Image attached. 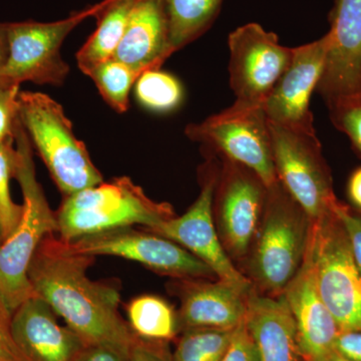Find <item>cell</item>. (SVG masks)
<instances>
[{"label":"cell","instance_id":"ac0fdd59","mask_svg":"<svg viewBox=\"0 0 361 361\" xmlns=\"http://www.w3.org/2000/svg\"><path fill=\"white\" fill-rule=\"evenodd\" d=\"M245 322L258 361H305L295 322L282 294L262 295L253 287L247 298Z\"/></svg>","mask_w":361,"mask_h":361},{"label":"cell","instance_id":"836d02e7","mask_svg":"<svg viewBox=\"0 0 361 361\" xmlns=\"http://www.w3.org/2000/svg\"><path fill=\"white\" fill-rule=\"evenodd\" d=\"M11 317L0 301V361H23L11 336Z\"/></svg>","mask_w":361,"mask_h":361},{"label":"cell","instance_id":"44dd1931","mask_svg":"<svg viewBox=\"0 0 361 361\" xmlns=\"http://www.w3.org/2000/svg\"><path fill=\"white\" fill-rule=\"evenodd\" d=\"M137 2L139 0H103V6L94 16L96 30L77 54L78 68L85 75L114 58Z\"/></svg>","mask_w":361,"mask_h":361},{"label":"cell","instance_id":"74e56055","mask_svg":"<svg viewBox=\"0 0 361 361\" xmlns=\"http://www.w3.org/2000/svg\"><path fill=\"white\" fill-rule=\"evenodd\" d=\"M324 361H353L350 360H348V358L344 357V356H342L341 355H339L337 351L334 350L329 356H327L326 360Z\"/></svg>","mask_w":361,"mask_h":361},{"label":"cell","instance_id":"d590c367","mask_svg":"<svg viewBox=\"0 0 361 361\" xmlns=\"http://www.w3.org/2000/svg\"><path fill=\"white\" fill-rule=\"evenodd\" d=\"M348 191L351 202L361 209V168L355 170L349 178Z\"/></svg>","mask_w":361,"mask_h":361},{"label":"cell","instance_id":"5bb4252c","mask_svg":"<svg viewBox=\"0 0 361 361\" xmlns=\"http://www.w3.org/2000/svg\"><path fill=\"white\" fill-rule=\"evenodd\" d=\"M327 52L326 35L310 44L294 47L290 65L263 104L269 122L316 133L310 99L324 73Z\"/></svg>","mask_w":361,"mask_h":361},{"label":"cell","instance_id":"f1b7e54d","mask_svg":"<svg viewBox=\"0 0 361 361\" xmlns=\"http://www.w3.org/2000/svg\"><path fill=\"white\" fill-rule=\"evenodd\" d=\"M20 85L0 80V144L14 137Z\"/></svg>","mask_w":361,"mask_h":361},{"label":"cell","instance_id":"f546056e","mask_svg":"<svg viewBox=\"0 0 361 361\" xmlns=\"http://www.w3.org/2000/svg\"><path fill=\"white\" fill-rule=\"evenodd\" d=\"M222 361H258L257 351L244 320L236 327L230 348Z\"/></svg>","mask_w":361,"mask_h":361},{"label":"cell","instance_id":"5b68a950","mask_svg":"<svg viewBox=\"0 0 361 361\" xmlns=\"http://www.w3.org/2000/svg\"><path fill=\"white\" fill-rule=\"evenodd\" d=\"M18 118L63 196L104 182L58 102L42 92H20Z\"/></svg>","mask_w":361,"mask_h":361},{"label":"cell","instance_id":"3957f363","mask_svg":"<svg viewBox=\"0 0 361 361\" xmlns=\"http://www.w3.org/2000/svg\"><path fill=\"white\" fill-rule=\"evenodd\" d=\"M311 222L279 180L267 187L248 265L256 286L267 295H281L295 276L307 248Z\"/></svg>","mask_w":361,"mask_h":361},{"label":"cell","instance_id":"d6986e66","mask_svg":"<svg viewBox=\"0 0 361 361\" xmlns=\"http://www.w3.org/2000/svg\"><path fill=\"white\" fill-rule=\"evenodd\" d=\"M249 293L220 279L189 282L180 296V329H236L245 320Z\"/></svg>","mask_w":361,"mask_h":361},{"label":"cell","instance_id":"ffe728a7","mask_svg":"<svg viewBox=\"0 0 361 361\" xmlns=\"http://www.w3.org/2000/svg\"><path fill=\"white\" fill-rule=\"evenodd\" d=\"M174 52L163 0H139L114 59L144 73L161 68Z\"/></svg>","mask_w":361,"mask_h":361},{"label":"cell","instance_id":"9c48e42d","mask_svg":"<svg viewBox=\"0 0 361 361\" xmlns=\"http://www.w3.org/2000/svg\"><path fill=\"white\" fill-rule=\"evenodd\" d=\"M185 134L218 155L251 169L266 187L277 180L269 121L263 106L234 102L203 122L188 126Z\"/></svg>","mask_w":361,"mask_h":361},{"label":"cell","instance_id":"83f0119b","mask_svg":"<svg viewBox=\"0 0 361 361\" xmlns=\"http://www.w3.org/2000/svg\"><path fill=\"white\" fill-rule=\"evenodd\" d=\"M327 106L334 127L348 135L361 154V92L330 102Z\"/></svg>","mask_w":361,"mask_h":361},{"label":"cell","instance_id":"484cf974","mask_svg":"<svg viewBox=\"0 0 361 361\" xmlns=\"http://www.w3.org/2000/svg\"><path fill=\"white\" fill-rule=\"evenodd\" d=\"M235 329L183 330L172 360L222 361L230 348Z\"/></svg>","mask_w":361,"mask_h":361},{"label":"cell","instance_id":"f35d334b","mask_svg":"<svg viewBox=\"0 0 361 361\" xmlns=\"http://www.w3.org/2000/svg\"><path fill=\"white\" fill-rule=\"evenodd\" d=\"M4 233H2L1 223H0V244L4 241Z\"/></svg>","mask_w":361,"mask_h":361},{"label":"cell","instance_id":"8d00e7d4","mask_svg":"<svg viewBox=\"0 0 361 361\" xmlns=\"http://www.w3.org/2000/svg\"><path fill=\"white\" fill-rule=\"evenodd\" d=\"M9 45L6 23H0V73L4 71L8 59Z\"/></svg>","mask_w":361,"mask_h":361},{"label":"cell","instance_id":"e0dca14e","mask_svg":"<svg viewBox=\"0 0 361 361\" xmlns=\"http://www.w3.org/2000/svg\"><path fill=\"white\" fill-rule=\"evenodd\" d=\"M56 316L37 295L14 311L11 336L23 361H73L87 344L70 327L59 324Z\"/></svg>","mask_w":361,"mask_h":361},{"label":"cell","instance_id":"d4e9b609","mask_svg":"<svg viewBox=\"0 0 361 361\" xmlns=\"http://www.w3.org/2000/svg\"><path fill=\"white\" fill-rule=\"evenodd\" d=\"M142 73L111 58L94 66L87 75L92 78L104 102L116 113L123 114L129 110L130 90Z\"/></svg>","mask_w":361,"mask_h":361},{"label":"cell","instance_id":"4fadbf2b","mask_svg":"<svg viewBox=\"0 0 361 361\" xmlns=\"http://www.w3.org/2000/svg\"><path fill=\"white\" fill-rule=\"evenodd\" d=\"M219 172L206 167L205 178L198 198L184 215L172 217L161 224L147 229L179 244L195 257L205 263L217 279L238 287L246 293L253 288L248 278L244 276L229 257L221 243L215 221L213 202Z\"/></svg>","mask_w":361,"mask_h":361},{"label":"cell","instance_id":"4dcf8cb0","mask_svg":"<svg viewBox=\"0 0 361 361\" xmlns=\"http://www.w3.org/2000/svg\"><path fill=\"white\" fill-rule=\"evenodd\" d=\"M129 355L130 361H173L168 342L147 341L137 336Z\"/></svg>","mask_w":361,"mask_h":361},{"label":"cell","instance_id":"30bf717a","mask_svg":"<svg viewBox=\"0 0 361 361\" xmlns=\"http://www.w3.org/2000/svg\"><path fill=\"white\" fill-rule=\"evenodd\" d=\"M222 158L214 194V221L229 257L241 260L250 252L257 233L267 187L251 169Z\"/></svg>","mask_w":361,"mask_h":361},{"label":"cell","instance_id":"7c38bea8","mask_svg":"<svg viewBox=\"0 0 361 361\" xmlns=\"http://www.w3.org/2000/svg\"><path fill=\"white\" fill-rule=\"evenodd\" d=\"M70 244L73 250L84 255L127 259L170 276L186 280L217 278L205 263L179 244L148 230L118 228L82 237Z\"/></svg>","mask_w":361,"mask_h":361},{"label":"cell","instance_id":"e575fe53","mask_svg":"<svg viewBox=\"0 0 361 361\" xmlns=\"http://www.w3.org/2000/svg\"><path fill=\"white\" fill-rule=\"evenodd\" d=\"M334 350L353 361H361L360 330H339L334 341Z\"/></svg>","mask_w":361,"mask_h":361},{"label":"cell","instance_id":"8fae6325","mask_svg":"<svg viewBox=\"0 0 361 361\" xmlns=\"http://www.w3.org/2000/svg\"><path fill=\"white\" fill-rule=\"evenodd\" d=\"M230 85L235 102L263 106L290 65L294 47L279 44L274 32L256 23L233 30L228 37Z\"/></svg>","mask_w":361,"mask_h":361},{"label":"cell","instance_id":"7a4b0ae2","mask_svg":"<svg viewBox=\"0 0 361 361\" xmlns=\"http://www.w3.org/2000/svg\"><path fill=\"white\" fill-rule=\"evenodd\" d=\"M16 165L14 178L23 192V216L16 229L0 244V301L11 315L35 295L28 279L33 255L45 237L58 233L51 210L35 175L32 146L18 118L14 128Z\"/></svg>","mask_w":361,"mask_h":361},{"label":"cell","instance_id":"d6a6232c","mask_svg":"<svg viewBox=\"0 0 361 361\" xmlns=\"http://www.w3.org/2000/svg\"><path fill=\"white\" fill-rule=\"evenodd\" d=\"M130 353L104 344H85L73 361H130Z\"/></svg>","mask_w":361,"mask_h":361},{"label":"cell","instance_id":"6da1fadb","mask_svg":"<svg viewBox=\"0 0 361 361\" xmlns=\"http://www.w3.org/2000/svg\"><path fill=\"white\" fill-rule=\"evenodd\" d=\"M94 262V257L73 250L58 233L49 234L28 268L33 293L44 299L85 343L130 353L135 336L118 311L120 292L87 276Z\"/></svg>","mask_w":361,"mask_h":361},{"label":"cell","instance_id":"9a60e30c","mask_svg":"<svg viewBox=\"0 0 361 361\" xmlns=\"http://www.w3.org/2000/svg\"><path fill=\"white\" fill-rule=\"evenodd\" d=\"M326 35L329 52L317 92L329 104L361 92V0H336Z\"/></svg>","mask_w":361,"mask_h":361},{"label":"cell","instance_id":"277c9868","mask_svg":"<svg viewBox=\"0 0 361 361\" xmlns=\"http://www.w3.org/2000/svg\"><path fill=\"white\" fill-rule=\"evenodd\" d=\"M174 216L169 204L157 203L129 177H120L65 197L56 212L58 235L71 243L134 225L152 229Z\"/></svg>","mask_w":361,"mask_h":361},{"label":"cell","instance_id":"8992f818","mask_svg":"<svg viewBox=\"0 0 361 361\" xmlns=\"http://www.w3.org/2000/svg\"><path fill=\"white\" fill-rule=\"evenodd\" d=\"M336 210L311 222L307 249L318 291L339 330L361 331V274Z\"/></svg>","mask_w":361,"mask_h":361},{"label":"cell","instance_id":"ba28073f","mask_svg":"<svg viewBox=\"0 0 361 361\" xmlns=\"http://www.w3.org/2000/svg\"><path fill=\"white\" fill-rule=\"evenodd\" d=\"M277 179L311 221L322 219L339 205L316 133L269 122Z\"/></svg>","mask_w":361,"mask_h":361},{"label":"cell","instance_id":"1f68e13d","mask_svg":"<svg viewBox=\"0 0 361 361\" xmlns=\"http://www.w3.org/2000/svg\"><path fill=\"white\" fill-rule=\"evenodd\" d=\"M336 212L348 233L353 257L361 274V218L353 215L348 207L342 203L336 207Z\"/></svg>","mask_w":361,"mask_h":361},{"label":"cell","instance_id":"603a6c76","mask_svg":"<svg viewBox=\"0 0 361 361\" xmlns=\"http://www.w3.org/2000/svg\"><path fill=\"white\" fill-rule=\"evenodd\" d=\"M128 324L135 336L147 341L169 342L180 329L179 315L161 297H135L127 307Z\"/></svg>","mask_w":361,"mask_h":361},{"label":"cell","instance_id":"7402d4cb","mask_svg":"<svg viewBox=\"0 0 361 361\" xmlns=\"http://www.w3.org/2000/svg\"><path fill=\"white\" fill-rule=\"evenodd\" d=\"M167 14L169 37L177 51L198 39L219 13L223 0H163Z\"/></svg>","mask_w":361,"mask_h":361},{"label":"cell","instance_id":"2e32d148","mask_svg":"<svg viewBox=\"0 0 361 361\" xmlns=\"http://www.w3.org/2000/svg\"><path fill=\"white\" fill-rule=\"evenodd\" d=\"M305 361H324L334 350L339 329L318 291L312 258L306 248L303 262L284 289Z\"/></svg>","mask_w":361,"mask_h":361},{"label":"cell","instance_id":"cb8c5ba5","mask_svg":"<svg viewBox=\"0 0 361 361\" xmlns=\"http://www.w3.org/2000/svg\"><path fill=\"white\" fill-rule=\"evenodd\" d=\"M134 90L140 106L159 114L177 110L185 97L179 78L161 68L144 71L135 82Z\"/></svg>","mask_w":361,"mask_h":361},{"label":"cell","instance_id":"52a82bcc","mask_svg":"<svg viewBox=\"0 0 361 361\" xmlns=\"http://www.w3.org/2000/svg\"><path fill=\"white\" fill-rule=\"evenodd\" d=\"M102 6L103 0L54 23H6L9 54L0 80L20 85H63L70 68L61 56V45L82 21L94 18Z\"/></svg>","mask_w":361,"mask_h":361},{"label":"cell","instance_id":"4316f807","mask_svg":"<svg viewBox=\"0 0 361 361\" xmlns=\"http://www.w3.org/2000/svg\"><path fill=\"white\" fill-rule=\"evenodd\" d=\"M16 165L13 137L0 144V223L4 239L16 229L23 216V205L14 203L11 194V180L14 177Z\"/></svg>","mask_w":361,"mask_h":361}]
</instances>
